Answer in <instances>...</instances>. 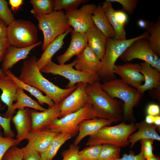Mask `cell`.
<instances>
[{
  "mask_svg": "<svg viewBox=\"0 0 160 160\" xmlns=\"http://www.w3.org/2000/svg\"><path fill=\"white\" fill-rule=\"evenodd\" d=\"M37 60L34 55L25 60L18 78L24 83L44 92L55 104H58L75 90L77 85L65 89L56 85L43 76L37 65Z\"/></svg>",
  "mask_w": 160,
  "mask_h": 160,
  "instance_id": "1",
  "label": "cell"
},
{
  "mask_svg": "<svg viewBox=\"0 0 160 160\" xmlns=\"http://www.w3.org/2000/svg\"><path fill=\"white\" fill-rule=\"evenodd\" d=\"M86 89L97 117L108 119L113 122H119L123 119L121 102L105 92L99 81L87 84Z\"/></svg>",
  "mask_w": 160,
  "mask_h": 160,
  "instance_id": "2",
  "label": "cell"
},
{
  "mask_svg": "<svg viewBox=\"0 0 160 160\" xmlns=\"http://www.w3.org/2000/svg\"><path fill=\"white\" fill-rule=\"evenodd\" d=\"M149 35L146 30L140 35L129 39L118 40L107 38L105 54L101 60V66L98 75L100 80L105 82L115 79L113 69L118 58L135 41L141 38L147 39Z\"/></svg>",
  "mask_w": 160,
  "mask_h": 160,
  "instance_id": "3",
  "label": "cell"
},
{
  "mask_svg": "<svg viewBox=\"0 0 160 160\" xmlns=\"http://www.w3.org/2000/svg\"><path fill=\"white\" fill-rule=\"evenodd\" d=\"M137 129L134 124H126L124 122L114 126H105L90 136L86 145L109 144L126 147L129 144V137Z\"/></svg>",
  "mask_w": 160,
  "mask_h": 160,
  "instance_id": "4",
  "label": "cell"
},
{
  "mask_svg": "<svg viewBox=\"0 0 160 160\" xmlns=\"http://www.w3.org/2000/svg\"><path fill=\"white\" fill-rule=\"evenodd\" d=\"M102 89L113 98H118L124 102L123 106V119H133V108L140 98L141 95L137 89L115 79L101 84Z\"/></svg>",
  "mask_w": 160,
  "mask_h": 160,
  "instance_id": "5",
  "label": "cell"
},
{
  "mask_svg": "<svg viewBox=\"0 0 160 160\" xmlns=\"http://www.w3.org/2000/svg\"><path fill=\"white\" fill-rule=\"evenodd\" d=\"M34 17L38 21V28L43 33L44 40L42 46L43 51L57 37L71 27L65 12L63 10Z\"/></svg>",
  "mask_w": 160,
  "mask_h": 160,
  "instance_id": "6",
  "label": "cell"
},
{
  "mask_svg": "<svg viewBox=\"0 0 160 160\" xmlns=\"http://www.w3.org/2000/svg\"><path fill=\"white\" fill-rule=\"evenodd\" d=\"M38 29L32 22L15 20L7 27L6 38L9 45L18 48L32 46L37 43Z\"/></svg>",
  "mask_w": 160,
  "mask_h": 160,
  "instance_id": "7",
  "label": "cell"
},
{
  "mask_svg": "<svg viewBox=\"0 0 160 160\" xmlns=\"http://www.w3.org/2000/svg\"><path fill=\"white\" fill-rule=\"evenodd\" d=\"M97 117L91 102L76 112L68 114L61 118L54 120L48 127L51 130L58 133L70 134L72 137L77 135L79 124L82 121Z\"/></svg>",
  "mask_w": 160,
  "mask_h": 160,
  "instance_id": "8",
  "label": "cell"
},
{
  "mask_svg": "<svg viewBox=\"0 0 160 160\" xmlns=\"http://www.w3.org/2000/svg\"><path fill=\"white\" fill-rule=\"evenodd\" d=\"M76 63V59L69 64L62 65L57 64L51 61L40 71L41 73L59 75L68 79L69 82L65 89L71 88L79 83L84 82L90 84L100 81L97 76L74 69Z\"/></svg>",
  "mask_w": 160,
  "mask_h": 160,
  "instance_id": "9",
  "label": "cell"
},
{
  "mask_svg": "<svg viewBox=\"0 0 160 160\" xmlns=\"http://www.w3.org/2000/svg\"><path fill=\"white\" fill-rule=\"evenodd\" d=\"M120 58L126 63L135 59L142 60L160 72V59L149 46L147 38H141L135 41Z\"/></svg>",
  "mask_w": 160,
  "mask_h": 160,
  "instance_id": "10",
  "label": "cell"
},
{
  "mask_svg": "<svg viewBox=\"0 0 160 160\" xmlns=\"http://www.w3.org/2000/svg\"><path fill=\"white\" fill-rule=\"evenodd\" d=\"M97 6L93 4H83L79 9L65 11L69 24L74 31L85 33L95 25L92 16Z\"/></svg>",
  "mask_w": 160,
  "mask_h": 160,
  "instance_id": "11",
  "label": "cell"
},
{
  "mask_svg": "<svg viewBox=\"0 0 160 160\" xmlns=\"http://www.w3.org/2000/svg\"><path fill=\"white\" fill-rule=\"evenodd\" d=\"M87 84L78 83L75 90L59 103L60 113L58 118L79 111L90 102L86 89Z\"/></svg>",
  "mask_w": 160,
  "mask_h": 160,
  "instance_id": "12",
  "label": "cell"
},
{
  "mask_svg": "<svg viewBox=\"0 0 160 160\" xmlns=\"http://www.w3.org/2000/svg\"><path fill=\"white\" fill-rule=\"evenodd\" d=\"M140 69V63L129 62L122 65L115 64L113 72L121 77L123 82L137 89L144 81Z\"/></svg>",
  "mask_w": 160,
  "mask_h": 160,
  "instance_id": "13",
  "label": "cell"
},
{
  "mask_svg": "<svg viewBox=\"0 0 160 160\" xmlns=\"http://www.w3.org/2000/svg\"><path fill=\"white\" fill-rule=\"evenodd\" d=\"M58 133L48 127L31 132L25 138L28 141L27 144L22 148L24 151H36L41 154L45 151L51 142Z\"/></svg>",
  "mask_w": 160,
  "mask_h": 160,
  "instance_id": "14",
  "label": "cell"
},
{
  "mask_svg": "<svg viewBox=\"0 0 160 160\" xmlns=\"http://www.w3.org/2000/svg\"><path fill=\"white\" fill-rule=\"evenodd\" d=\"M75 69L97 76L101 66V60L87 45L83 51L76 56Z\"/></svg>",
  "mask_w": 160,
  "mask_h": 160,
  "instance_id": "15",
  "label": "cell"
},
{
  "mask_svg": "<svg viewBox=\"0 0 160 160\" xmlns=\"http://www.w3.org/2000/svg\"><path fill=\"white\" fill-rule=\"evenodd\" d=\"M32 127L31 132L46 128L55 119L58 118L60 113L59 104L55 105L44 111L38 112L31 109Z\"/></svg>",
  "mask_w": 160,
  "mask_h": 160,
  "instance_id": "16",
  "label": "cell"
},
{
  "mask_svg": "<svg viewBox=\"0 0 160 160\" xmlns=\"http://www.w3.org/2000/svg\"><path fill=\"white\" fill-rule=\"evenodd\" d=\"M71 41L69 47L63 54L57 57L59 64H65L73 57L80 53L87 45V39L85 33L74 31L71 32Z\"/></svg>",
  "mask_w": 160,
  "mask_h": 160,
  "instance_id": "17",
  "label": "cell"
},
{
  "mask_svg": "<svg viewBox=\"0 0 160 160\" xmlns=\"http://www.w3.org/2000/svg\"><path fill=\"white\" fill-rule=\"evenodd\" d=\"M17 88L14 81L7 75L0 77V89L2 91L0 99L8 107L6 112L2 115L4 118L12 117L14 113L12 107L13 102L16 101V93Z\"/></svg>",
  "mask_w": 160,
  "mask_h": 160,
  "instance_id": "18",
  "label": "cell"
},
{
  "mask_svg": "<svg viewBox=\"0 0 160 160\" xmlns=\"http://www.w3.org/2000/svg\"><path fill=\"white\" fill-rule=\"evenodd\" d=\"M11 121L16 130V139L19 144L22 140L25 139L31 131L32 121L31 109L29 108L18 109L15 115L12 116Z\"/></svg>",
  "mask_w": 160,
  "mask_h": 160,
  "instance_id": "19",
  "label": "cell"
},
{
  "mask_svg": "<svg viewBox=\"0 0 160 160\" xmlns=\"http://www.w3.org/2000/svg\"><path fill=\"white\" fill-rule=\"evenodd\" d=\"M113 123L110 120L97 117L82 121L79 124L78 133L73 144L78 145L86 136L92 135L103 127Z\"/></svg>",
  "mask_w": 160,
  "mask_h": 160,
  "instance_id": "20",
  "label": "cell"
},
{
  "mask_svg": "<svg viewBox=\"0 0 160 160\" xmlns=\"http://www.w3.org/2000/svg\"><path fill=\"white\" fill-rule=\"evenodd\" d=\"M42 43L39 41L32 46L25 48H18L9 45L2 61V68L5 71L11 68L19 61L25 59L31 50Z\"/></svg>",
  "mask_w": 160,
  "mask_h": 160,
  "instance_id": "21",
  "label": "cell"
},
{
  "mask_svg": "<svg viewBox=\"0 0 160 160\" xmlns=\"http://www.w3.org/2000/svg\"><path fill=\"white\" fill-rule=\"evenodd\" d=\"M85 33L87 38L88 46L102 60L105 54L107 38L95 25Z\"/></svg>",
  "mask_w": 160,
  "mask_h": 160,
  "instance_id": "22",
  "label": "cell"
},
{
  "mask_svg": "<svg viewBox=\"0 0 160 160\" xmlns=\"http://www.w3.org/2000/svg\"><path fill=\"white\" fill-rule=\"evenodd\" d=\"M140 64V71L144 76V82L137 89L142 94L146 91L151 90L160 86V72L146 62H142Z\"/></svg>",
  "mask_w": 160,
  "mask_h": 160,
  "instance_id": "23",
  "label": "cell"
},
{
  "mask_svg": "<svg viewBox=\"0 0 160 160\" xmlns=\"http://www.w3.org/2000/svg\"><path fill=\"white\" fill-rule=\"evenodd\" d=\"M135 125L138 130L128 137L130 148H132L137 141L143 139H150L160 141V136L156 131L157 127L155 125L148 124L144 121L136 123Z\"/></svg>",
  "mask_w": 160,
  "mask_h": 160,
  "instance_id": "24",
  "label": "cell"
},
{
  "mask_svg": "<svg viewBox=\"0 0 160 160\" xmlns=\"http://www.w3.org/2000/svg\"><path fill=\"white\" fill-rule=\"evenodd\" d=\"M72 29L71 27L67 31L57 37L48 46L37 61V65L40 70L52 61V57L62 47L64 44L65 38L70 33Z\"/></svg>",
  "mask_w": 160,
  "mask_h": 160,
  "instance_id": "25",
  "label": "cell"
},
{
  "mask_svg": "<svg viewBox=\"0 0 160 160\" xmlns=\"http://www.w3.org/2000/svg\"><path fill=\"white\" fill-rule=\"evenodd\" d=\"M95 25L107 37L114 39L115 34L102 5L99 4L92 16Z\"/></svg>",
  "mask_w": 160,
  "mask_h": 160,
  "instance_id": "26",
  "label": "cell"
},
{
  "mask_svg": "<svg viewBox=\"0 0 160 160\" xmlns=\"http://www.w3.org/2000/svg\"><path fill=\"white\" fill-rule=\"evenodd\" d=\"M5 72L6 75L14 81L18 87L29 92L37 99L38 102L40 105H42L45 103L47 104L49 107H52L55 105L49 97L47 95H44L42 92L37 89L21 81L9 69L5 71Z\"/></svg>",
  "mask_w": 160,
  "mask_h": 160,
  "instance_id": "27",
  "label": "cell"
},
{
  "mask_svg": "<svg viewBox=\"0 0 160 160\" xmlns=\"http://www.w3.org/2000/svg\"><path fill=\"white\" fill-rule=\"evenodd\" d=\"M102 4L103 11L114 31V39L118 40L126 39L124 25L120 24L116 20L114 14L115 10L113 8L112 3L106 0Z\"/></svg>",
  "mask_w": 160,
  "mask_h": 160,
  "instance_id": "28",
  "label": "cell"
},
{
  "mask_svg": "<svg viewBox=\"0 0 160 160\" xmlns=\"http://www.w3.org/2000/svg\"><path fill=\"white\" fill-rule=\"evenodd\" d=\"M72 137L69 134L58 133L51 142L45 151L41 154L42 160H52L61 146Z\"/></svg>",
  "mask_w": 160,
  "mask_h": 160,
  "instance_id": "29",
  "label": "cell"
},
{
  "mask_svg": "<svg viewBox=\"0 0 160 160\" xmlns=\"http://www.w3.org/2000/svg\"><path fill=\"white\" fill-rule=\"evenodd\" d=\"M16 103L13 104L12 111L15 112L17 109L31 108L41 111L46 109L42 107L38 102L33 100L27 95L22 88L18 87L16 93Z\"/></svg>",
  "mask_w": 160,
  "mask_h": 160,
  "instance_id": "30",
  "label": "cell"
},
{
  "mask_svg": "<svg viewBox=\"0 0 160 160\" xmlns=\"http://www.w3.org/2000/svg\"><path fill=\"white\" fill-rule=\"evenodd\" d=\"M149 32L147 38L148 44L153 52L159 57L160 55V17L154 23L149 22L146 30Z\"/></svg>",
  "mask_w": 160,
  "mask_h": 160,
  "instance_id": "31",
  "label": "cell"
},
{
  "mask_svg": "<svg viewBox=\"0 0 160 160\" xmlns=\"http://www.w3.org/2000/svg\"><path fill=\"white\" fill-rule=\"evenodd\" d=\"M33 6L31 13L33 16L49 14L53 11L54 0H31Z\"/></svg>",
  "mask_w": 160,
  "mask_h": 160,
  "instance_id": "32",
  "label": "cell"
},
{
  "mask_svg": "<svg viewBox=\"0 0 160 160\" xmlns=\"http://www.w3.org/2000/svg\"><path fill=\"white\" fill-rule=\"evenodd\" d=\"M121 148L109 144L102 145L98 160H116L120 159Z\"/></svg>",
  "mask_w": 160,
  "mask_h": 160,
  "instance_id": "33",
  "label": "cell"
},
{
  "mask_svg": "<svg viewBox=\"0 0 160 160\" xmlns=\"http://www.w3.org/2000/svg\"><path fill=\"white\" fill-rule=\"evenodd\" d=\"M88 1L87 0H54L53 11H57L64 9L65 11L77 9L82 4Z\"/></svg>",
  "mask_w": 160,
  "mask_h": 160,
  "instance_id": "34",
  "label": "cell"
},
{
  "mask_svg": "<svg viewBox=\"0 0 160 160\" xmlns=\"http://www.w3.org/2000/svg\"><path fill=\"white\" fill-rule=\"evenodd\" d=\"M102 145H96L84 148L79 151V160H98Z\"/></svg>",
  "mask_w": 160,
  "mask_h": 160,
  "instance_id": "35",
  "label": "cell"
},
{
  "mask_svg": "<svg viewBox=\"0 0 160 160\" xmlns=\"http://www.w3.org/2000/svg\"><path fill=\"white\" fill-rule=\"evenodd\" d=\"M17 140L13 137H4L0 131V160L2 159L7 151L11 147L18 145Z\"/></svg>",
  "mask_w": 160,
  "mask_h": 160,
  "instance_id": "36",
  "label": "cell"
},
{
  "mask_svg": "<svg viewBox=\"0 0 160 160\" xmlns=\"http://www.w3.org/2000/svg\"><path fill=\"white\" fill-rule=\"evenodd\" d=\"M0 18L8 25L15 20L5 0H0Z\"/></svg>",
  "mask_w": 160,
  "mask_h": 160,
  "instance_id": "37",
  "label": "cell"
},
{
  "mask_svg": "<svg viewBox=\"0 0 160 160\" xmlns=\"http://www.w3.org/2000/svg\"><path fill=\"white\" fill-rule=\"evenodd\" d=\"M24 154L22 148L14 145L7 151L1 160H23Z\"/></svg>",
  "mask_w": 160,
  "mask_h": 160,
  "instance_id": "38",
  "label": "cell"
},
{
  "mask_svg": "<svg viewBox=\"0 0 160 160\" xmlns=\"http://www.w3.org/2000/svg\"><path fill=\"white\" fill-rule=\"evenodd\" d=\"M79 149L78 145L70 144L68 149L62 152V160H79Z\"/></svg>",
  "mask_w": 160,
  "mask_h": 160,
  "instance_id": "39",
  "label": "cell"
},
{
  "mask_svg": "<svg viewBox=\"0 0 160 160\" xmlns=\"http://www.w3.org/2000/svg\"><path fill=\"white\" fill-rule=\"evenodd\" d=\"M111 3L116 2L120 4L123 9L129 15L132 14L138 3L137 0H106Z\"/></svg>",
  "mask_w": 160,
  "mask_h": 160,
  "instance_id": "40",
  "label": "cell"
},
{
  "mask_svg": "<svg viewBox=\"0 0 160 160\" xmlns=\"http://www.w3.org/2000/svg\"><path fill=\"white\" fill-rule=\"evenodd\" d=\"M2 104L0 99V110L1 109ZM12 117L6 118L0 114V125L4 130V136L5 137H13L14 134L12 130L10 125V122Z\"/></svg>",
  "mask_w": 160,
  "mask_h": 160,
  "instance_id": "41",
  "label": "cell"
},
{
  "mask_svg": "<svg viewBox=\"0 0 160 160\" xmlns=\"http://www.w3.org/2000/svg\"><path fill=\"white\" fill-rule=\"evenodd\" d=\"M141 144V149L145 158L146 159L153 156V142L154 140L147 139L140 140Z\"/></svg>",
  "mask_w": 160,
  "mask_h": 160,
  "instance_id": "42",
  "label": "cell"
},
{
  "mask_svg": "<svg viewBox=\"0 0 160 160\" xmlns=\"http://www.w3.org/2000/svg\"><path fill=\"white\" fill-rule=\"evenodd\" d=\"M23 151V160H42L40 154L36 151L30 150Z\"/></svg>",
  "mask_w": 160,
  "mask_h": 160,
  "instance_id": "43",
  "label": "cell"
},
{
  "mask_svg": "<svg viewBox=\"0 0 160 160\" xmlns=\"http://www.w3.org/2000/svg\"><path fill=\"white\" fill-rule=\"evenodd\" d=\"M143 152L141 150L140 152L137 155H135L133 152H130L128 154L124 153L122 157L116 160H145Z\"/></svg>",
  "mask_w": 160,
  "mask_h": 160,
  "instance_id": "44",
  "label": "cell"
},
{
  "mask_svg": "<svg viewBox=\"0 0 160 160\" xmlns=\"http://www.w3.org/2000/svg\"><path fill=\"white\" fill-rule=\"evenodd\" d=\"M114 14L117 21L121 24L125 25L128 20L127 14L121 10H115Z\"/></svg>",
  "mask_w": 160,
  "mask_h": 160,
  "instance_id": "45",
  "label": "cell"
},
{
  "mask_svg": "<svg viewBox=\"0 0 160 160\" xmlns=\"http://www.w3.org/2000/svg\"><path fill=\"white\" fill-rule=\"evenodd\" d=\"M9 44L6 37H0V63L2 61Z\"/></svg>",
  "mask_w": 160,
  "mask_h": 160,
  "instance_id": "46",
  "label": "cell"
},
{
  "mask_svg": "<svg viewBox=\"0 0 160 160\" xmlns=\"http://www.w3.org/2000/svg\"><path fill=\"white\" fill-rule=\"evenodd\" d=\"M146 113L147 115L154 116H159L160 113V107L156 104H150L147 108Z\"/></svg>",
  "mask_w": 160,
  "mask_h": 160,
  "instance_id": "47",
  "label": "cell"
},
{
  "mask_svg": "<svg viewBox=\"0 0 160 160\" xmlns=\"http://www.w3.org/2000/svg\"><path fill=\"white\" fill-rule=\"evenodd\" d=\"M23 1L22 0H9V3L12 9L14 11L17 10L23 4Z\"/></svg>",
  "mask_w": 160,
  "mask_h": 160,
  "instance_id": "48",
  "label": "cell"
},
{
  "mask_svg": "<svg viewBox=\"0 0 160 160\" xmlns=\"http://www.w3.org/2000/svg\"><path fill=\"white\" fill-rule=\"evenodd\" d=\"M7 25L0 18V37H6Z\"/></svg>",
  "mask_w": 160,
  "mask_h": 160,
  "instance_id": "49",
  "label": "cell"
},
{
  "mask_svg": "<svg viewBox=\"0 0 160 160\" xmlns=\"http://www.w3.org/2000/svg\"><path fill=\"white\" fill-rule=\"evenodd\" d=\"M149 22L144 20L140 19L137 21V24L140 28L147 30Z\"/></svg>",
  "mask_w": 160,
  "mask_h": 160,
  "instance_id": "50",
  "label": "cell"
},
{
  "mask_svg": "<svg viewBox=\"0 0 160 160\" xmlns=\"http://www.w3.org/2000/svg\"><path fill=\"white\" fill-rule=\"evenodd\" d=\"M154 116L147 115L145 117V122L148 124H153L154 118Z\"/></svg>",
  "mask_w": 160,
  "mask_h": 160,
  "instance_id": "51",
  "label": "cell"
},
{
  "mask_svg": "<svg viewBox=\"0 0 160 160\" xmlns=\"http://www.w3.org/2000/svg\"><path fill=\"white\" fill-rule=\"evenodd\" d=\"M153 124L157 127L160 126V116H158L154 117Z\"/></svg>",
  "mask_w": 160,
  "mask_h": 160,
  "instance_id": "52",
  "label": "cell"
},
{
  "mask_svg": "<svg viewBox=\"0 0 160 160\" xmlns=\"http://www.w3.org/2000/svg\"><path fill=\"white\" fill-rule=\"evenodd\" d=\"M145 160H160V159L159 156L154 155L152 157L147 159Z\"/></svg>",
  "mask_w": 160,
  "mask_h": 160,
  "instance_id": "53",
  "label": "cell"
},
{
  "mask_svg": "<svg viewBox=\"0 0 160 160\" xmlns=\"http://www.w3.org/2000/svg\"><path fill=\"white\" fill-rule=\"evenodd\" d=\"M6 75L5 72L2 68H0V77H4Z\"/></svg>",
  "mask_w": 160,
  "mask_h": 160,
  "instance_id": "54",
  "label": "cell"
},
{
  "mask_svg": "<svg viewBox=\"0 0 160 160\" xmlns=\"http://www.w3.org/2000/svg\"><path fill=\"white\" fill-rule=\"evenodd\" d=\"M2 127H1V126L0 125V131H1L2 129Z\"/></svg>",
  "mask_w": 160,
  "mask_h": 160,
  "instance_id": "55",
  "label": "cell"
}]
</instances>
